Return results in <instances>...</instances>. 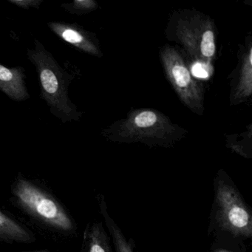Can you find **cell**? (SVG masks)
<instances>
[{"label":"cell","mask_w":252,"mask_h":252,"mask_svg":"<svg viewBox=\"0 0 252 252\" xmlns=\"http://www.w3.org/2000/svg\"><path fill=\"white\" fill-rule=\"evenodd\" d=\"M215 206L217 218L222 229L238 237H252V213L232 185L218 181L215 185Z\"/></svg>","instance_id":"obj_3"},{"label":"cell","mask_w":252,"mask_h":252,"mask_svg":"<svg viewBox=\"0 0 252 252\" xmlns=\"http://www.w3.org/2000/svg\"><path fill=\"white\" fill-rule=\"evenodd\" d=\"M13 201L38 222L63 233L76 230L74 220L56 197L19 174L11 187Z\"/></svg>","instance_id":"obj_2"},{"label":"cell","mask_w":252,"mask_h":252,"mask_svg":"<svg viewBox=\"0 0 252 252\" xmlns=\"http://www.w3.org/2000/svg\"><path fill=\"white\" fill-rule=\"evenodd\" d=\"M192 74L195 77L203 78V79H206L209 76L207 70L205 69L203 64H200V63H197L193 66Z\"/></svg>","instance_id":"obj_14"},{"label":"cell","mask_w":252,"mask_h":252,"mask_svg":"<svg viewBox=\"0 0 252 252\" xmlns=\"http://www.w3.org/2000/svg\"><path fill=\"white\" fill-rule=\"evenodd\" d=\"M200 51L206 57H212L215 53V38L212 31H207L203 33L200 43Z\"/></svg>","instance_id":"obj_11"},{"label":"cell","mask_w":252,"mask_h":252,"mask_svg":"<svg viewBox=\"0 0 252 252\" xmlns=\"http://www.w3.org/2000/svg\"><path fill=\"white\" fill-rule=\"evenodd\" d=\"M27 57L33 64L40 82V96L53 116L66 124L79 121L82 112L69 98V85L73 76L62 67L43 44L34 39L33 48H28Z\"/></svg>","instance_id":"obj_1"},{"label":"cell","mask_w":252,"mask_h":252,"mask_svg":"<svg viewBox=\"0 0 252 252\" xmlns=\"http://www.w3.org/2000/svg\"><path fill=\"white\" fill-rule=\"evenodd\" d=\"M157 120L156 113L151 111H145L140 113L135 117V124L138 127L147 128L153 126Z\"/></svg>","instance_id":"obj_12"},{"label":"cell","mask_w":252,"mask_h":252,"mask_svg":"<svg viewBox=\"0 0 252 252\" xmlns=\"http://www.w3.org/2000/svg\"><path fill=\"white\" fill-rule=\"evenodd\" d=\"M215 252H231L230 251L225 250V249H218V250L215 251Z\"/></svg>","instance_id":"obj_15"},{"label":"cell","mask_w":252,"mask_h":252,"mask_svg":"<svg viewBox=\"0 0 252 252\" xmlns=\"http://www.w3.org/2000/svg\"><path fill=\"white\" fill-rule=\"evenodd\" d=\"M8 2L18 8L29 10L30 8L39 9L44 1L43 0H8Z\"/></svg>","instance_id":"obj_13"},{"label":"cell","mask_w":252,"mask_h":252,"mask_svg":"<svg viewBox=\"0 0 252 252\" xmlns=\"http://www.w3.org/2000/svg\"><path fill=\"white\" fill-rule=\"evenodd\" d=\"M26 70L21 66L8 67L0 63V91L16 102L31 98L26 85Z\"/></svg>","instance_id":"obj_4"},{"label":"cell","mask_w":252,"mask_h":252,"mask_svg":"<svg viewBox=\"0 0 252 252\" xmlns=\"http://www.w3.org/2000/svg\"><path fill=\"white\" fill-rule=\"evenodd\" d=\"M84 252H112L108 239L100 222L87 226L84 234Z\"/></svg>","instance_id":"obj_8"},{"label":"cell","mask_w":252,"mask_h":252,"mask_svg":"<svg viewBox=\"0 0 252 252\" xmlns=\"http://www.w3.org/2000/svg\"><path fill=\"white\" fill-rule=\"evenodd\" d=\"M47 26L66 43L73 45L77 49L88 54H96L97 48L91 35L75 23L65 22H49Z\"/></svg>","instance_id":"obj_5"},{"label":"cell","mask_w":252,"mask_h":252,"mask_svg":"<svg viewBox=\"0 0 252 252\" xmlns=\"http://www.w3.org/2000/svg\"><path fill=\"white\" fill-rule=\"evenodd\" d=\"M36 237L31 230L0 210V242L7 243H32Z\"/></svg>","instance_id":"obj_6"},{"label":"cell","mask_w":252,"mask_h":252,"mask_svg":"<svg viewBox=\"0 0 252 252\" xmlns=\"http://www.w3.org/2000/svg\"><path fill=\"white\" fill-rule=\"evenodd\" d=\"M167 70L177 89L183 94H187L190 89H194V82L191 79L188 69L180 61L167 63Z\"/></svg>","instance_id":"obj_9"},{"label":"cell","mask_w":252,"mask_h":252,"mask_svg":"<svg viewBox=\"0 0 252 252\" xmlns=\"http://www.w3.org/2000/svg\"><path fill=\"white\" fill-rule=\"evenodd\" d=\"M51 252L48 250H37V251H32V252Z\"/></svg>","instance_id":"obj_16"},{"label":"cell","mask_w":252,"mask_h":252,"mask_svg":"<svg viewBox=\"0 0 252 252\" xmlns=\"http://www.w3.org/2000/svg\"><path fill=\"white\" fill-rule=\"evenodd\" d=\"M98 200L100 212L104 218L107 229L110 231L116 252H135V246L132 242L127 240L118 224L109 214L104 197L100 195Z\"/></svg>","instance_id":"obj_7"},{"label":"cell","mask_w":252,"mask_h":252,"mask_svg":"<svg viewBox=\"0 0 252 252\" xmlns=\"http://www.w3.org/2000/svg\"><path fill=\"white\" fill-rule=\"evenodd\" d=\"M60 7L70 14L82 15L95 9L96 3L93 0H75L70 3L62 4Z\"/></svg>","instance_id":"obj_10"}]
</instances>
